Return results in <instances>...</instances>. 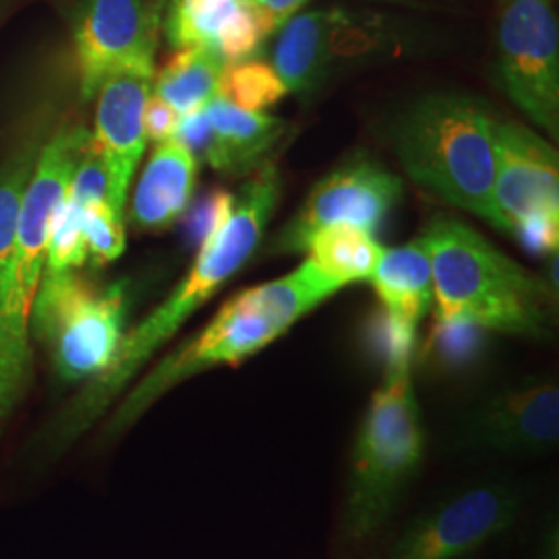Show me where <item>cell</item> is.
Instances as JSON below:
<instances>
[{
	"label": "cell",
	"mask_w": 559,
	"mask_h": 559,
	"mask_svg": "<svg viewBox=\"0 0 559 559\" xmlns=\"http://www.w3.org/2000/svg\"><path fill=\"white\" fill-rule=\"evenodd\" d=\"M278 198V168L263 162L240 187L230 221L201 242L189 274L140 325L124 334L112 365L87 381L80 396L64 408L55 429L57 443H71L100 419L180 325L239 274L253 258Z\"/></svg>",
	"instance_id": "6da1fadb"
},
{
	"label": "cell",
	"mask_w": 559,
	"mask_h": 559,
	"mask_svg": "<svg viewBox=\"0 0 559 559\" xmlns=\"http://www.w3.org/2000/svg\"><path fill=\"white\" fill-rule=\"evenodd\" d=\"M336 293L338 288L307 260L282 278L240 290L222 305L201 332L182 342L127 392L108 419V433L129 429L182 381L255 357Z\"/></svg>",
	"instance_id": "7a4b0ae2"
},
{
	"label": "cell",
	"mask_w": 559,
	"mask_h": 559,
	"mask_svg": "<svg viewBox=\"0 0 559 559\" xmlns=\"http://www.w3.org/2000/svg\"><path fill=\"white\" fill-rule=\"evenodd\" d=\"M420 240L431 260L436 321H459L540 338L549 328L551 284L501 253L475 228L436 218Z\"/></svg>",
	"instance_id": "3957f363"
},
{
	"label": "cell",
	"mask_w": 559,
	"mask_h": 559,
	"mask_svg": "<svg viewBox=\"0 0 559 559\" xmlns=\"http://www.w3.org/2000/svg\"><path fill=\"white\" fill-rule=\"evenodd\" d=\"M406 175L440 200L496 226V119L466 94H429L392 127Z\"/></svg>",
	"instance_id": "277c9868"
},
{
	"label": "cell",
	"mask_w": 559,
	"mask_h": 559,
	"mask_svg": "<svg viewBox=\"0 0 559 559\" xmlns=\"http://www.w3.org/2000/svg\"><path fill=\"white\" fill-rule=\"evenodd\" d=\"M411 369L383 373L353 443L340 512V543L350 551L380 535L423 466L427 438Z\"/></svg>",
	"instance_id": "5b68a950"
},
{
	"label": "cell",
	"mask_w": 559,
	"mask_h": 559,
	"mask_svg": "<svg viewBox=\"0 0 559 559\" xmlns=\"http://www.w3.org/2000/svg\"><path fill=\"white\" fill-rule=\"evenodd\" d=\"M90 140L92 133L81 124H62L46 140L27 187L15 245L0 272V431L29 380V321L44 274L50 222Z\"/></svg>",
	"instance_id": "8992f818"
},
{
	"label": "cell",
	"mask_w": 559,
	"mask_h": 559,
	"mask_svg": "<svg viewBox=\"0 0 559 559\" xmlns=\"http://www.w3.org/2000/svg\"><path fill=\"white\" fill-rule=\"evenodd\" d=\"M124 321V284L96 286L78 270H44L29 330L50 353L62 380L102 376L119 353Z\"/></svg>",
	"instance_id": "52a82bcc"
},
{
	"label": "cell",
	"mask_w": 559,
	"mask_h": 559,
	"mask_svg": "<svg viewBox=\"0 0 559 559\" xmlns=\"http://www.w3.org/2000/svg\"><path fill=\"white\" fill-rule=\"evenodd\" d=\"M522 500L512 480L468 483L408 520L376 559H468L514 526Z\"/></svg>",
	"instance_id": "ba28073f"
},
{
	"label": "cell",
	"mask_w": 559,
	"mask_h": 559,
	"mask_svg": "<svg viewBox=\"0 0 559 559\" xmlns=\"http://www.w3.org/2000/svg\"><path fill=\"white\" fill-rule=\"evenodd\" d=\"M498 80L520 112L559 138V27L551 0H500Z\"/></svg>",
	"instance_id": "9c48e42d"
},
{
	"label": "cell",
	"mask_w": 559,
	"mask_h": 559,
	"mask_svg": "<svg viewBox=\"0 0 559 559\" xmlns=\"http://www.w3.org/2000/svg\"><path fill=\"white\" fill-rule=\"evenodd\" d=\"M559 390L531 380L479 402L454 425L445 445L479 456H537L558 448Z\"/></svg>",
	"instance_id": "30bf717a"
},
{
	"label": "cell",
	"mask_w": 559,
	"mask_h": 559,
	"mask_svg": "<svg viewBox=\"0 0 559 559\" xmlns=\"http://www.w3.org/2000/svg\"><path fill=\"white\" fill-rule=\"evenodd\" d=\"M402 195V180L369 156H353L321 179L280 233L274 253L307 251L311 239L330 226L348 224L376 233Z\"/></svg>",
	"instance_id": "8fae6325"
},
{
	"label": "cell",
	"mask_w": 559,
	"mask_h": 559,
	"mask_svg": "<svg viewBox=\"0 0 559 559\" xmlns=\"http://www.w3.org/2000/svg\"><path fill=\"white\" fill-rule=\"evenodd\" d=\"M156 41L158 38L143 44L140 50L119 62L102 81L96 94L98 110L92 143L108 166L112 203L122 216L131 179L147 145L143 117L156 78Z\"/></svg>",
	"instance_id": "7c38bea8"
},
{
	"label": "cell",
	"mask_w": 559,
	"mask_h": 559,
	"mask_svg": "<svg viewBox=\"0 0 559 559\" xmlns=\"http://www.w3.org/2000/svg\"><path fill=\"white\" fill-rule=\"evenodd\" d=\"M160 25V7L150 0H73L71 32L81 96L92 100L119 62L158 38Z\"/></svg>",
	"instance_id": "4fadbf2b"
},
{
	"label": "cell",
	"mask_w": 559,
	"mask_h": 559,
	"mask_svg": "<svg viewBox=\"0 0 559 559\" xmlns=\"http://www.w3.org/2000/svg\"><path fill=\"white\" fill-rule=\"evenodd\" d=\"M493 205L496 228L508 233L533 214H559L558 152L516 120L496 119Z\"/></svg>",
	"instance_id": "5bb4252c"
},
{
	"label": "cell",
	"mask_w": 559,
	"mask_h": 559,
	"mask_svg": "<svg viewBox=\"0 0 559 559\" xmlns=\"http://www.w3.org/2000/svg\"><path fill=\"white\" fill-rule=\"evenodd\" d=\"M338 9L300 11L280 27L270 64L288 94L307 96L330 78L336 60Z\"/></svg>",
	"instance_id": "9a60e30c"
},
{
	"label": "cell",
	"mask_w": 559,
	"mask_h": 559,
	"mask_svg": "<svg viewBox=\"0 0 559 559\" xmlns=\"http://www.w3.org/2000/svg\"><path fill=\"white\" fill-rule=\"evenodd\" d=\"M198 182V156L177 138L156 143L131 203V224L158 233L189 210Z\"/></svg>",
	"instance_id": "2e32d148"
},
{
	"label": "cell",
	"mask_w": 559,
	"mask_h": 559,
	"mask_svg": "<svg viewBox=\"0 0 559 559\" xmlns=\"http://www.w3.org/2000/svg\"><path fill=\"white\" fill-rule=\"evenodd\" d=\"M203 115L210 140L201 156L224 175H251L286 133V120L242 110L222 96L203 106Z\"/></svg>",
	"instance_id": "e0dca14e"
},
{
	"label": "cell",
	"mask_w": 559,
	"mask_h": 559,
	"mask_svg": "<svg viewBox=\"0 0 559 559\" xmlns=\"http://www.w3.org/2000/svg\"><path fill=\"white\" fill-rule=\"evenodd\" d=\"M369 282L388 318L400 328L419 334L420 321L433 302L431 260L423 240L383 249Z\"/></svg>",
	"instance_id": "ac0fdd59"
},
{
	"label": "cell",
	"mask_w": 559,
	"mask_h": 559,
	"mask_svg": "<svg viewBox=\"0 0 559 559\" xmlns=\"http://www.w3.org/2000/svg\"><path fill=\"white\" fill-rule=\"evenodd\" d=\"M224 69L226 62L214 46L180 48L154 78L152 94L170 104L180 117L198 112L221 96Z\"/></svg>",
	"instance_id": "d6986e66"
},
{
	"label": "cell",
	"mask_w": 559,
	"mask_h": 559,
	"mask_svg": "<svg viewBox=\"0 0 559 559\" xmlns=\"http://www.w3.org/2000/svg\"><path fill=\"white\" fill-rule=\"evenodd\" d=\"M307 261L338 290L371 278L381 258L380 242L357 226L338 224L320 230L307 247Z\"/></svg>",
	"instance_id": "ffe728a7"
},
{
	"label": "cell",
	"mask_w": 559,
	"mask_h": 559,
	"mask_svg": "<svg viewBox=\"0 0 559 559\" xmlns=\"http://www.w3.org/2000/svg\"><path fill=\"white\" fill-rule=\"evenodd\" d=\"M44 140L48 138H44L36 127L4 160H0V272L15 245L27 187L40 160Z\"/></svg>",
	"instance_id": "44dd1931"
},
{
	"label": "cell",
	"mask_w": 559,
	"mask_h": 559,
	"mask_svg": "<svg viewBox=\"0 0 559 559\" xmlns=\"http://www.w3.org/2000/svg\"><path fill=\"white\" fill-rule=\"evenodd\" d=\"M240 0H175L162 21L173 48L214 46L222 27L233 17Z\"/></svg>",
	"instance_id": "7402d4cb"
},
{
	"label": "cell",
	"mask_w": 559,
	"mask_h": 559,
	"mask_svg": "<svg viewBox=\"0 0 559 559\" xmlns=\"http://www.w3.org/2000/svg\"><path fill=\"white\" fill-rule=\"evenodd\" d=\"M288 94L267 60L247 59L226 64L222 75L221 96L249 112H263Z\"/></svg>",
	"instance_id": "603a6c76"
},
{
	"label": "cell",
	"mask_w": 559,
	"mask_h": 559,
	"mask_svg": "<svg viewBox=\"0 0 559 559\" xmlns=\"http://www.w3.org/2000/svg\"><path fill=\"white\" fill-rule=\"evenodd\" d=\"M85 263L87 245L81 226V207L64 195L50 222L44 270H80Z\"/></svg>",
	"instance_id": "cb8c5ba5"
},
{
	"label": "cell",
	"mask_w": 559,
	"mask_h": 559,
	"mask_svg": "<svg viewBox=\"0 0 559 559\" xmlns=\"http://www.w3.org/2000/svg\"><path fill=\"white\" fill-rule=\"evenodd\" d=\"M81 226L87 245V261L96 267L119 260L124 251V216L115 212L106 201L80 205Z\"/></svg>",
	"instance_id": "d4e9b609"
},
{
	"label": "cell",
	"mask_w": 559,
	"mask_h": 559,
	"mask_svg": "<svg viewBox=\"0 0 559 559\" xmlns=\"http://www.w3.org/2000/svg\"><path fill=\"white\" fill-rule=\"evenodd\" d=\"M487 334L483 328L459 321H433L427 340V355L445 369L466 367L479 359Z\"/></svg>",
	"instance_id": "484cf974"
},
{
	"label": "cell",
	"mask_w": 559,
	"mask_h": 559,
	"mask_svg": "<svg viewBox=\"0 0 559 559\" xmlns=\"http://www.w3.org/2000/svg\"><path fill=\"white\" fill-rule=\"evenodd\" d=\"M270 36L272 32L261 20L260 13L247 0H240L237 11L218 34L216 50L226 64H235L240 60L253 59L261 44Z\"/></svg>",
	"instance_id": "4316f807"
},
{
	"label": "cell",
	"mask_w": 559,
	"mask_h": 559,
	"mask_svg": "<svg viewBox=\"0 0 559 559\" xmlns=\"http://www.w3.org/2000/svg\"><path fill=\"white\" fill-rule=\"evenodd\" d=\"M235 200L237 193L230 191H214L207 198L193 207L191 218L187 221L189 224V235L191 240L200 247L203 240L210 235H214L216 230H221L226 222L230 221L233 212H235Z\"/></svg>",
	"instance_id": "83f0119b"
},
{
	"label": "cell",
	"mask_w": 559,
	"mask_h": 559,
	"mask_svg": "<svg viewBox=\"0 0 559 559\" xmlns=\"http://www.w3.org/2000/svg\"><path fill=\"white\" fill-rule=\"evenodd\" d=\"M520 245L537 255V258H549L558 253L559 245V214L540 212L528 218H522L512 226Z\"/></svg>",
	"instance_id": "f1b7e54d"
},
{
	"label": "cell",
	"mask_w": 559,
	"mask_h": 559,
	"mask_svg": "<svg viewBox=\"0 0 559 559\" xmlns=\"http://www.w3.org/2000/svg\"><path fill=\"white\" fill-rule=\"evenodd\" d=\"M180 115L166 102L158 98L156 94L150 96V102L145 106V138L147 141L160 143V141L173 140L179 129Z\"/></svg>",
	"instance_id": "f546056e"
},
{
	"label": "cell",
	"mask_w": 559,
	"mask_h": 559,
	"mask_svg": "<svg viewBox=\"0 0 559 559\" xmlns=\"http://www.w3.org/2000/svg\"><path fill=\"white\" fill-rule=\"evenodd\" d=\"M267 25L272 34H276L280 27L300 13L311 0H247Z\"/></svg>",
	"instance_id": "4dcf8cb0"
},
{
	"label": "cell",
	"mask_w": 559,
	"mask_h": 559,
	"mask_svg": "<svg viewBox=\"0 0 559 559\" xmlns=\"http://www.w3.org/2000/svg\"><path fill=\"white\" fill-rule=\"evenodd\" d=\"M371 2H406V0H371Z\"/></svg>",
	"instance_id": "1f68e13d"
},
{
	"label": "cell",
	"mask_w": 559,
	"mask_h": 559,
	"mask_svg": "<svg viewBox=\"0 0 559 559\" xmlns=\"http://www.w3.org/2000/svg\"><path fill=\"white\" fill-rule=\"evenodd\" d=\"M406 2H408V0H406Z\"/></svg>",
	"instance_id": "d6a6232c"
}]
</instances>
